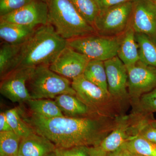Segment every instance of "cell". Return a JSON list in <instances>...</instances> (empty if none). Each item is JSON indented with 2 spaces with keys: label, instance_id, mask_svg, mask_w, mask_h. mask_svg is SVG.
Returning a JSON list of instances; mask_svg holds the SVG:
<instances>
[{
  "label": "cell",
  "instance_id": "obj_1",
  "mask_svg": "<svg viewBox=\"0 0 156 156\" xmlns=\"http://www.w3.org/2000/svg\"><path fill=\"white\" fill-rule=\"evenodd\" d=\"M34 132L44 136L59 148L97 146L112 131L118 118L95 112L78 117L48 119L31 113L23 117Z\"/></svg>",
  "mask_w": 156,
  "mask_h": 156
},
{
  "label": "cell",
  "instance_id": "obj_2",
  "mask_svg": "<svg viewBox=\"0 0 156 156\" xmlns=\"http://www.w3.org/2000/svg\"><path fill=\"white\" fill-rule=\"evenodd\" d=\"M67 46V40L50 23L37 27L21 45L10 72L18 68L50 66Z\"/></svg>",
  "mask_w": 156,
  "mask_h": 156
},
{
  "label": "cell",
  "instance_id": "obj_3",
  "mask_svg": "<svg viewBox=\"0 0 156 156\" xmlns=\"http://www.w3.org/2000/svg\"><path fill=\"white\" fill-rule=\"evenodd\" d=\"M48 23L66 40L96 34L95 28L82 17L71 0H44Z\"/></svg>",
  "mask_w": 156,
  "mask_h": 156
},
{
  "label": "cell",
  "instance_id": "obj_4",
  "mask_svg": "<svg viewBox=\"0 0 156 156\" xmlns=\"http://www.w3.org/2000/svg\"><path fill=\"white\" fill-rule=\"evenodd\" d=\"M32 99H55L58 95H76L68 79L51 70L48 65L34 67L27 83Z\"/></svg>",
  "mask_w": 156,
  "mask_h": 156
},
{
  "label": "cell",
  "instance_id": "obj_5",
  "mask_svg": "<svg viewBox=\"0 0 156 156\" xmlns=\"http://www.w3.org/2000/svg\"><path fill=\"white\" fill-rule=\"evenodd\" d=\"M122 35L114 37L89 35L68 40L67 45L90 60L104 62L117 56Z\"/></svg>",
  "mask_w": 156,
  "mask_h": 156
},
{
  "label": "cell",
  "instance_id": "obj_6",
  "mask_svg": "<svg viewBox=\"0 0 156 156\" xmlns=\"http://www.w3.org/2000/svg\"><path fill=\"white\" fill-rule=\"evenodd\" d=\"M133 0L101 11L93 23L96 34L101 36H119L130 25Z\"/></svg>",
  "mask_w": 156,
  "mask_h": 156
},
{
  "label": "cell",
  "instance_id": "obj_7",
  "mask_svg": "<svg viewBox=\"0 0 156 156\" xmlns=\"http://www.w3.org/2000/svg\"><path fill=\"white\" fill-rule=\"evenodd\" d=\"M72 87L81 101L93 112L111 117L110 109L117 104L109 94L87 80L83 75L73 79Z\"/></svg>",
  "mask_w": 156,
  "mask_h": 156
},
{
  "label": "cell",
  "instance_id": "obj_8",
  "mask_svg": "<svg viewBox=\"0 0 156 156\" xmlns=\"http://www.w3.org/2000/svg\"><path fill=\"white\" fill-rule=\"evenodd\" d=\"M144 115L134 113L130 116L118 118L115 127L99 144L107 153L116 151L125 143L138 136Z\"/></svg>",
  "mask_w": 156,
  "mask_h": 156
},
{
  "label": "cell",
  "instance_id": "obj_9",
  "mask_svg": "<svg viewBox=\"0 0 156 156\" xmlns=\"http://www.w3.org/2000/svg\"><path fill=\"white\" fill-rule=\"evenodd\" d=\"M126 67L128 94L134 104L142 95L156 88V68L140 60Z\"/></svg>",
  "mask_w": 156,
  "mask_h": 156
},
{
  "label": "cell",
  "instance_id": "obj_10",
  "mask_svg": "<svg viewBox=\"0 0 156 156\" xmlns=\"http://www.w3.org/2000/svg\"><path fill=\"white\" fill-rule=\"evenodd\" d=\"M34 68H18L2 78L1 94L14 103H26L32 99L27 84Z\"/></svg>",
  "mask_w": 156,
  "mask_h": 156
},
{
  "label": "cell",
  "instance_id": "obj_11",
  "mask_svg": "<svg viewBox=\"0 0 156 156\" xmlns=\"http://www.w3.org/2000/svg\"><path fill=\"white\" fill-rule=\"evenodd\" d=\"M48 5L44 0H33L14 12L0 17V21L37 27L48 23Z\"/></svg>",
  "mask_w": 156,
  "mask_h": 156
},
{
  "label": "cell",
  "instance_id": "obj_12",
  "mask_svg": "<svg viewBox=\"0 0 156 156\" xmlns=\"http://www.w3.org/2000/svg\"><path fill=\"white\" fill-rule=\"evenodd\" d=\"M130 26L156 42V4L149 0H133Z\"/></svg>",
  "mask_w": 156,
  "mask_h": 156
},
{
  "label": "cell",
  "instance_id": "obj_13",
  "mask_svg": "<svg viewBox=\"0 0 156 156\" xmlns=\"http://www.w3.org/2000/svg\"><path fill=\"white\" fill-rule=\"evenodd\" d=\"M108 91L116 102L128 100V73L127 67L118 56L104 61Z\"/></svg>",
  "mask_w": 156,
  "mask_h": 156
},
{
  "label": "cell",
  "instance_id": "obj_14",
  "mask_svg": "<svg viewBox=\"0 0 156 156\" xmlns=\"http://www.w3.org/2000/svg\"><path fill=\"white\" fill-rule=\"evenodd\" d=\"M89 61L87 56L67 45L49 67L56 73L73 80L83 74Z\"/></svg>",
  "mask_w": 156,
  "mask_h": 156
},
{
  "label": "cell",
  "instance_id": "obj_15",
  "mask_svg": "<svg viewBox=\"0 0 156 156\" xmlns=\"http://www.w3.org/2000/svg\"><path fill=\"white\" fill-rule=\"evenodd\" d=\"M56 148L48 138L34 132L22 138L19 152L24 156H46L55 151Z\"/></svg>",
  "mask_w": 156,
  "mask_h": 156
},
{
  "label": "cell",
  "instance_id": "obj_16",
  "mask_svg": "<svg viewBox=\"0 0 156 156\" xmlns=\"http://www.w3.org/2000/svg\"><path fill=\"white\" fill-rule=\"evenodd\" d=\"M37 27L0 21V37L3 42L21 45L31 36Z\"/></svg>",
  "mask_w": 156,
  "mask_h": 156
},
{
  "label": "cell",
  "instance_id": "obj_17",
  "mask_svg": "<svg viewBox=\"0 0 156 156\" xmlns=\"http://www.w3.org/2000/svg\"><path fill=\"white\" fill-rule=\"evenodd\" d=\"M117 56L126 66L132 65L139 61L135 32L130 26L122 35Z\"/></svg>",
  "mask_w": 156,
  "mask_h": 156
},
{
  "label": "cell",
  "instance_id": "obj_18",
  "mask_svg": "<svg viewBox=\"0 0 156 156\" xmlns=\"http://www.w3.org/2000/svg\"><path fill=\"white\" fill-rule=\"evenodd\" d=\"M54 101L66 116H85L95 112L76 95L62 94L57 96Z\"/></svg>",
  "mask_w": 156,
  "mask_h": 156
},
{
  "label": "cell",
  "instance_id": "obj_19",
  "mask_svg": "<svg viewBox=\"0 0 156 156\" xmlns=\"http://www.w3.org/2000/svg\"><path fill=\"white\" fill-rule=\"evenodd\" d=\"M83 75L88 80L109 94L104 62L97 60H90L84 70Z\"/></svg>",
  "mask_w": 156,
  "mask_h": 156
},
{
  "label": "cell",
  "instance_id": "obj_20",
  "mask_svg": "<svg viewBox=\"0 0 156 156\" xmlns=\"http://www.w3.org/2000/svg\"><path fill=\"white\" fill-rule=\"evenodd\" d=\"M140 61L156 68V42L144 34L135 33Z\"/></svg>",
  "mask_w": 156,
  "mask_h": 156
},
{
  "label": "cell",
  "instance_id": "obj_21",
  "mask_svg": "<svg viewBox=\"0 0 156 156\" xmlns=\"http://www.w3.org/2000/svg\"><path fill=\"white\" fill-rule=\"evenodd\" d=\"M32 113L48 119L64 116L55 101L51 99H31L26 102Z\"/></svg>",
  "mask_w": 156,
  "mask_h": 156
},
{
  "label": "cell",
  "instance_id": "obj_22",
  "mask_svg": "<svg viewBox=\"0 0 156 156\" xmlns=\"http://www.w3.org/2000/svg\"><path fill=\"white\" fill-rule=\"evenodd\" d=\"M21 45L12 44L5 42L2 43L0 48L1 79L10 72Z\"/></svg>",
  "mask_w": 156,
  "mask_h": 156
},
{
  "label": "cell",
  "instance_id": "obj_23",
  "mask_svg": "<svg viewBox=\"0 0 156 156\" xmlns=\"http://www.w3.org/2000/svg\"><path fill=\"white\" fill-rule=\"evenodd\" d=\"M22 137L13 131L0 132V156H14L19 151Z\"/></svg>",
  "mask_w": 156,
  "mask_h": 156
},
{
  "label": "cell",
  "instance_id": "obj_24",
  "mask_svg": "<svg viewBox=\"0 0 156 156\" xmlns=\"http://www.w3.org/2000/svg\"><path fill=\"white\" fill-rule=\"evenodd\" d=\"M6 113L7 119L13 132L22 138L28 136L34 132L32 128L20 117L17 108L10 109L6 111Z\"/></svg>",
  "mask_w": 156,
  "mask_h": 156
},
{
  "label": "cell",
  "instance_id": "obj_25",
  "mask_svg": "<svg viewBox=\"0 0 156 156\" xmlns=\"http://www.w3.org/2000/svg\"><path fill=\"white\" fill-rule=\"evenodd\" d=\"M128 151L144 156H156V144L136 136L122 146Z\"/></svg>",
  "mask_w": 156,
  "mask_h": 156
},
{
  "label": "cell",
  "instance_id": "obj_26",
  "mask_svg": "<svg viewBox=\"0 0 156 156\" xmlns=\"http://www.w3.org/2000/svg\"><path fill=\"white\" fill-rule=\"evenodd\" d=\"M82 17L93 27L95 20L100 12L95 0H71Z\"/></svg>",
  "mask_w": 156,
  "mask_h": 156
},
{
  "label": "cell",
  "instance_id": "obj_27",
  "mask_svg": "<svg viewBox=\"0 0 156 156\" xmlns=\"http://www.w3.org/2000/svg\"><path fill=\"white\" fill-rule=\"evenodd\" d=\"M136 106L134 113L144 115L156 112V88L142 95L134 104Z\"/></svg>",
  "mask_w": 156,
  "mask_h": 156
},
{
  "label": "cell",
  "instance_id": "obj_28",
  "mask_svg": "<svg viewBox=\"0 0 156 156\" xmlns=\"http://www.w3.org/2000/svg\"><path fill=\"white\" fill-rule=\"evenodd\" d=\"M33 0H0V17L10 14Z\"/></svg>",
  "mask_w": 156,
  "mask_h": 156
},
{
  "label": "cell",
  "instance_id": "obj_29",
  "mask_svg": "<svg viewBox=\"0 0 156 156\" xmlns=\"http://www.w3.org/2000/svg\"><path fill=\"white\" fill-rule=\"evenodd\" d=\"M138 136L156 144V128L152 126L151 120L144 117L141 121Z\"/></svg>",
  "mask_w": 156,
  "mask_h": 156
},
{
  "label": "cell",
  "instance_id": "obj_30",
  "mask_svg": "<svg viewBox=\"0 0 156 156\" xmlns=\"http://www.w3.org/2000/svg\"><path fill=\"white\" fill-rule=\"evenodd\" d=\"M89 147L77 146L69 148H56L57 156H89Z\"/></svg>",
  "mask_w": 156,
  "mask_h": 156
},
{
  "label": "cell",
  "instance_id": "obj_31",
  "mask_svg": "<svg viewBox=\"0 0 156 156\" xmlns=\"http://www.w3.org/2000/svg\"><path fill=\"white\" fill-rule=\"evenodd\" d=\"M100 11L133 0H95Z\"/></svg>",
  "mask_w": 156,
  "mask_h": 156
},
{
  "label": "cell",
  "instance_id": "obj_32",
  "mask_svg": "<svg viewBox=\"0 0 156 156\" xmlns=\"http://www.w3.org/2000/svg\"><path fill=\"white\" fill-rule=\"evenodd\" d=\"M9 131H13V130L7 119L6 111L1 112L0 114V132Z\"/></svg>",
  "mask_w": 156,
  "mask_h": 156
},
{
  "label": "cell",
  "instance_id": "obj_33",
  "mask_svg": "<svg viewBox=\"0 0 156 156\" xmlns=\"http://www.w3.org/2000/svg\"><path fill=\"white\" fill-rule=\"evenodd\" d=\"M89 156H107V153L99 145L89 147Z\"/></svg>",
  "mask_w": 156,
  "mask_h": 156
},
{
  "label": "cell",
  "instance_id": "obj_34",
  "mask_svg": "<svg viewBox=\"0 0 156 156\" xmlns=\"http://www.w3.org/2000/svg\"><path fill=\"white\" fill-rule=\"evenodd\" d=\"M107 156H124L122 146L116 151L107 153Z\"/></svg>",
  "mask_w": 156,
  "mask_h": 156
},
{
  "label": "cell",
  "instance_id": "obj_35",
  "mask_svg": "<svg viewBox=\"0 0 156 156\" xmlns=\"http://www.w3.org/2000/svg\"><path fill=\"white\" fill-rule=\"evenodd\" d=\"M123 149V155L124 156H144L140 154L135 153L132 152L126 149V148L122 146Z\"/></svg>",
  "mask_w": 156,
  "mask_h": 156
},
{
  "label": "cell",
  "instance_id": "obj_36",
  "mask_svg": "<svg viewBox=\"0 0 156 156\" xmlns=\"http://www.w3.org/2000/svg\"><path fill=\"white\" fill-rule=\"evenodd\" d=\"M151 123L152 126L156 128V120H151Z\"/></svg>",
  "mask_w": 156,
  "mask_h": 156
},
{
  "label": "cell",
  "instance_id": "obj_37",
  "mask_svg": "<svg viewBox=\"0 0 156 156\" xmlns=\"http://www.w3.org/2000/svg\"><path fill=\"white\" fill-rule=\"evenodd\" d=\"M46 156H57V155H56V152L54 151L51 153L49 154Z\"/></svg>",
  "mask_w": 156,
  "mask_h": 156
},
{
  "label": "cell",
  "instance_id": "obj_38",
  "mask_svg": "<svg viewBox=\"0 0 156 156\" xmlns=\"http://www.w3.org/2000/svg\"><path fill=\"white\" fill-rule=\"evenodd\" d=\"M14 156H24L22 154H21L20 153V152L19 151V152H18V153L17 154H16V155H15Z\"/></svg>",
  "mask_w": 156,
  "mask_h": 156
},
{
  "label": "cell",
  "instance_id": "obj_39",
  "mask_svg": "<svg viewBox=\"0 0 156 156\" xmlns=\"http://www.w3.org/2000/svg\"><path fill=\"white\" fill-rule=\"evenodd\" d=\"M149 1H151V2H153L156 3V0H149Z\"/></svg>",
  "mask_w": 156,
  "mask_h": 156
}]
</instances>
